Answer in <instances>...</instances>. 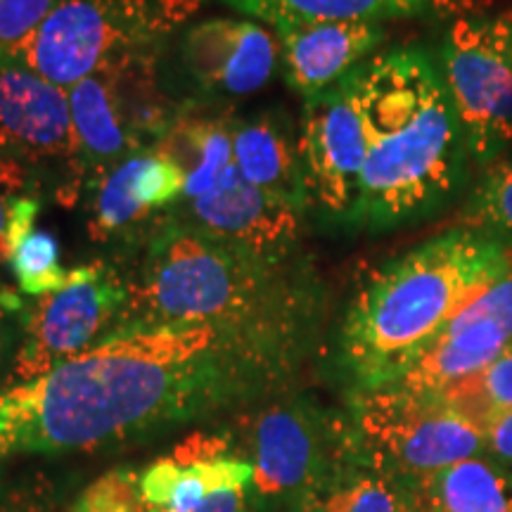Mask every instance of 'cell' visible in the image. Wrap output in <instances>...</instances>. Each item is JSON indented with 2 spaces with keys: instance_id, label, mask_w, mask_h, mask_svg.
I'll return each instance as SVG.
<instances>
[{
  "instance_id": "cell-1",
  "label": "cell",
  "mask_w": 512,
  "mask_h": 512,
  "mask_svg": "<svg viewBox=\"0 0 512 512\" xmlns=\"http://www.w3.org/2000/svg\"><path fill=\"white\" fill-rule=\"evenodd\" d=\"M309 337L174 323L107 337L0 396L8 451L67 453L162 430L275 387Z\"/></svg>"
},
{
  "instance_id": "cell-2",
  "label": "cell",
  "mask_w": 512,
  "mask_h": 512,
  "mask_svg": "<svg viewBox=\"0 0 512 512\" xmlns=\"http://www.w3.org/2000/svg\"><path fill=\"white\" fill-rule=\"evenodd\" d=\"M318 275L297 254L266 259L190 223H171L147 245L131 278L117 330L219 323L313 337Z\"/></svg>"
},
{
  "instance_id": "cell-3",
  "label": "cell",
  "mask_w": 512,
  "mask_h": 512,
  "mask_svg": "<svg viewBox=\"0 0 512 512\" xmlns=\"http://www.w3.org/2000/svg\"><path fill=\"white\" fill-rule=\"evenodd\" d=\"M368 155L351 228L392 230L444 207L470 164L437 64L420 48L377 53L358 69Z\"/></svg>"
},
{
  "instance_id": "cell-4",
  "label": "cell",
  "mask_w": 512,
  "mask_h": 512,
  "mask_svg": "<svg viewBox=\"0 0 512 512\" xmlns=\"http://www.w3.org/2000/svg\"><path fill=\"white\" fill-rule=\"evenodd\" d=\"M510 268V242L460 226L377 268L358 287L339 332L354 392L401 380L448 320Z\"/></svg>"
},
{
  "instance_id": "cell-5",
  "label": "cell",
  "mask_w": 512,
  "mask_h": 512,
  "mask_svg": "<svg viewBox=\"0 0 512 512\" xmlns=\"http://www.w3.org/2000/svg\"><path fill=\"white\" fill-rule=\"evenodd\" d=\"M204 0H57L38 27L0 57V67H17L69 88L117 57L159 48Z\"/></svg>"
},
{
  "instance_id": "cell-6",
  "label": "cell",
  "mask_w": 512,
  "mask_h": 512,
  "mask_svg": "<svg viewBox=\"0 0 512 512\" xmlns=\"http://www.w3.org/2000/svg\"><path fill=\"white\" fill-rule=\"evenodd\" d=\"M155 50L117 57L67 91L69 166L79 181H93L121 159L152 150L174 119L155 81Z\"/></svg>"
},
{
  "instance_id": "cell-7",
  "label": "cell",
  "mask_w": 512,
  "mask_h": 512,
  "mask_svg": "<svg viewBox=\"0 0 512 512\" xmlns=\"http://www.w3.org/2000/svg\"><path fill=\"white\" fill-rule=\"evenodd\" d=\"M439 76L479 171L512 150V10L465 12L448 22Z\"/></svg>"
},
{
  "instance_id": "cell-8",
  "label": "cell",
  "mask_w": 512,
  "mask_h": 512,
  "mask_svg": "<svg viewBox=\"0 0 512 512\" xmlns=\"http://www.w3.org/2000/svg\"><path fill=\"white\" fill-rule=\"evenodd\" d=\"M349 418L363 456L408 484L484 453L482 430L439 394L354 392Z\"/></svg>"
},
{
  "instance_id": "cell-9",
  "label": "cell",
  "mask_w": 512,
  "mask_h": 512,
  "mask_svg": "<svg viewBox=\"0 0 512 512\" xmlns=\"http://www.w3.org/2000/svg\"><path fill=\"white\" fill-rule=\"evenodd\" d=\"M254 494L302 501L361 446L349 415H337L306 399L275 403L249 425Z\"/></svg>"
},
{
  "instance_id": "cell-10",
  "label": "cell",
  "mask_w": 512,
  "mask_h": 512,
  "mask_svg": "<svg viewBox=\"0 0 512 512\" xmlns=\"http://www.w3.org/2000/svg\"><path fill=\"white\" fill-rule=\"evenodd\" d=\"M124 304L126 278L114 268H74L72 283L64 290L31 304L15 361L17 382H34L112 337Z\"/></svg>"
},
{
  "instance_id": "cell-11",
  "label": "cell",
  "mask_w": 512,
  "mask_h": 512,
  "mask_svg": "<svg viewBox=\"0 0 512 512\" xmlns=\"http://www.w3.org/2000/svg\"><path fill=\"white\" fill-rule=\"evenodd\" d=\"M309 207L351 226L368 155L358 69L337 86L304 100L299 128Z\"/></svg>"
},
{
  "instance_id": "cell-12",
  "label": "cell",
  "mask_w": 512,
  "mask_h": 512,
  "mask_svg": "<svg viewBox=\"0 0 512 512\" xmlns=\"http://www.w3.org/2000/svg\"><path fill=\"white\" fill-rule=\"evenodd\" d=\"M512 344V268L467 302L389 387L441 394L477 375Z\"/></svg>"
},
{
  "instance_id": "cell-13",
  "label": "cell",
  "mask_w": 512,
  "mask_h": 512,
  "mask_svg": "<svg viewBox=\"0 0 512 512\" xmlns=\"http://www.w3.org/2000/svg\"><path fill=\"white\" fill-rule=\"evenodd\" d=\"M190 226L266 259L297 254L304 211L256 188L230 164L214 188L190 202Z\"/></svg>"
},
{
  "instance_id": "cell-14",
  "label": "cell",
  "mask_w": 512,
  "mask_h": 512,
  "mask_svg": "<svg viewBox=\"0 0 512 512\" xmlns=\"http://www.w3.org/2000/svg\"><path fill=\"white\" fill-rule=\"evenodd\" d=\"M280 41L249 19H207L183 38V62L207 93L242 98L271 81Z\"/></svg>"
},
{
  "instance_id": "cell-15",
  "label": "cell",
  "mask_w": 512,
  "mask_h": 512,
  "mask_svg": "<svg viewBox=\"0 0 512 512\" xmlns=\"http://www.w3.org/2000/svg\"><path fill=\"white\" fill-rule=\"evenodd\" d=\"M91 190L88 235L95 242L119 238L159 209L185 200V174L162 152L145 150L121 159L86 183Z\"/></svg>"
},
{
  "instance_id": "cell-16",
  "label": "cell",
  "mask_w": 512,
  "mask_h": 512,
  "mask_svg": "<svg viewBox=\"0 0 512 512\" xmlns=\"http://www.w3.org/2000/svg\"><path fill=\"white\" fill-rule=\"evenodd\" d=\"M0 152L22 162L72 159L69 95L41 76L0 67Z\"/></svg>"
},
{
  "instance_id": "cell-17",
  "label": "cell",
  "mask_w": 512,
  "mask_h": 512,
  "mask_svg": "<svg viewBox=\"0 0 512 512\" xmlns=\"http://www.w3.org/2000/svg\"><path fill=\"white\" fill-rule=\"evenodd\" d=\"M285 79L302 98L328 91L377 55L384 27L373 22H309L278 29Z\"/></svg>"
},
{
  "instance_id": "cell-18",
  "label": "cell",
  "mask_w": 512,
  "mask_h": 512,
  "mask_svg": "<svg viewBox=\"0 0 512 512\" xmlns=\"http://www.w3.org/2000/svg\"><path fill=\"white\" fill-rule=\"evenodd\" d=\"M233 164L240 176L256 188L271 192L292 207L309 209L299 136L273 114L235 119Z\"/></svg>"
},
{
  "instance_id": "cell-19",
  "label": "cell",
  "mask_w": 512,
  "mask_h": 512,
  "mask_svg": "<svg viewBox=\"0 0 512 512\" xmlns=\"http://www.w3.org/2000/svg\"><path fill=\"white\" fill-rule=\"evenodd\" d=\"M230 8L261 19L271 29L309 22H373L420 15L458 17L475 12L477 0H223Z\"/></svg>"
},
{
  "instance_id": "cell-20",
  "label": "cell",
  "mask_w": 512,
  "mask_h": 512,
  "mask_svg": "<svg viewBox=\"0 0 512 512\" xmlns=\"http://www.w3.org/2000/svg\"><path fill=\"white\" fill-rule=\"evenodd\" d=\"M233 124L228 114H211L197 107L176 112L155 150L178 164L185 174V202L214 188L233 164Z\"/></svg>"
},
{
  "instance_id": "cell-21",
  "label": "cell",
  "mask_w": 512,
  "mask_h": 512,
  "mask_svg": "<svg viewBox=\"0 0 512 512\" xmlns=\"http://www.w3.org/2000/svg\"><path fill=\"white\" fill-rule=\"evenodd\" d=\"M297 512H420L413 484L370 463L358 451L297 503Z\"/></svg>"
},
{
  "instance_id": "cell-22",
  "label": "cell",
  "mask_w": 512,
  "mask_h": 512,
  "mask_svg": "<svg viewBox=\"0 0 512 512\" xmlns=\"http://www.w3.org/2000/svg\"><path fill=\"white\" fill-rule=\"evenodd\" d=\"M252 475V463L238 458L192 465H178L171 458H164L147 467L138 486L140 498L150 512H195L216 491L247 486Z\"/></svg>"
},
{
  "instance_id": "cell-23",
  "label": "cell",
  "mask_w": 512,
  "mask_h": 512,
  "mask_svg": "<svg viewBox=\"0 0 512 512\" xmlns=\"http://www.w3.org/2000/svg\"><path fill=\"white\" fill-rule=\"evenodd\" d=\"M420 512H512V470L486 453L413 484Z\"/></svg>"
},
{
  "instance_id": "cell-24",
  "label": "cell",
  "mask_w": 512,
  "mask_h": 512,
  "mask_svg": "<svg viewBox=\"0 0 512 512\" xmlns=\"http://www.w3.org/2000/svg\"><path fill=\"white\" fill-rule=\"evenodd\" d=\"M458 226L512 245V150L484 166Z\"/></svg>"
},
{
  "instance_id": "cell-25",
  "label": "cell",
  "mask_w": 512,
  "mask_h": 512,
  "mask_svg": "<svg viewBox=\"0 0 512 512\" xmlns=\"http://www.w3.org/2000/svg\"><path fill=\"white\" fill-rule=\"evenodd\" d=\"M439 396L479 430L512 411V344L477 375L453 384Z\"/></svg>"
},
{
  "instance_id": "cell-26",
  "label": "cell",
  "mask_w": 512,
  "mask_h": 512,
  "mask_svg": "<svg viewBox=\"0 0 512 512\" xmlns=\"http://www.w3.org/2000/svg\"><path fill=\"white\" fill-rule=\"evenodd\" d=\"M10 268L15 273L19 287L29 297H46L60 292L72 283L74 271H64L60 266V247L53 235L34 228L19 242L10 256Z\"/></svg>"
},
{
  "instance_id": "cell-27",
  "label": "cell",
  "mask_w": 512,
  "mask_h": 512,
  "mask_svg": "<svg viewBox=\"0 0 512 512\" xmlns=\"http://www.w3.org/2000/svg\"><path fill=\"white\" fill-rule=\"evenodd\" d=\"M140 475L114 470L83 491L72 512H150L140 498Z\"/></svg>"
},
{
  "instance_id": "cell-28",
  "label": "cell",
  "mask_w": 512,
  "mask_h": 512,
  "mask_svg": "<svg viewBox=\"0 0 512 512\" xmlns=\"http://www.w3.org/2000/svg\"><path fill=\"white\" fill-rule=\"evenodd\" d=\"M55 5L57 0H0V57L22 43Z\"/></svg>"
},
{
  "instance_id": "cell-29",
  "label": "cell",
  "mask_w": 512,
  "mask_h": 512,
  "mask_svg": "<svg viewBox=\"0 0 512 512\" xmlns=\"http://www.w3.org/2000/svg\"><path fill=\"white\" fill-rule=\"evenodd\" d=\"M29 169L22 159L0 152V249H3L5 228H8L12 207L19 197L29 195Z\"/></svg>"
},
{
  "instance_id": "cell-30",
  "label": "cell",
  "mask_w": 512,
  "mask_h": 512,
  "mask_svg": "<svg viewBox=\"0 0 512 512\" xmlns=\"http://www.w3.org/2000/svg\"><path fill=\"white\" fill-rule=\"evenodd\" d=\"M38 197L24 195L19 197L15 207H12L8 228H5V240H3V249H0V261H10L12 252H15L19 242H22L31 230L36 228V216H38Z\"/></svg>"
},
{
  "instance_id": "cell-31",
  "label": "cell",
  "mask_w": 512,
  "mask_h": 512,
  "mask_svg": "<svg viewBox=\"0 0 512 512\" xmlns=\"http://www.w3.org/2000/svg\"><path fill=\"white\" fill-rule=\"evenodd\" d=\"M484 453L512 470V411L491 420L482 430Z\"/></svg>"
},
{
  "instance_id": "cell-32",
  "label": "cell",
  "mask_w": 512,
  "mask_h": 512,
  "mask_svg": "<svg viewBox=\"0 0 512 512\" xmlns=\"http://www.w3.org/2000/svg\"><path fill=\"white\" fill-rule=\"evenodd\" d=\"M195 512H254V508L252 501H249L247 486H238V489L211 494Z\"/></svg>"
},
{
  "instance_id": "cell-33",
  "label": "cell",
  "mask_w": 512,
  "mask_h": 512,
  "mask_svg": "<svg viewBox=\"0 0 512 512\" xmlns=\"http://www.w3.org/2000/svg\"><path fill=\"white\" fill-rule=\"evenodd\" d=\"M8 430H10L8 415H5V408L0 406V453H5V441H8Z\"/></svg>"
},
{
  "instance_id": "cell-34",
  "label": "cell",
  "mask_w": 512,
  "mask_h": 512,
  "mask_svg": "<svg viewBox=\"0 0 512 512\" xmlns=\"http://www.w3.org/2000/svg\"><path fill=\"white\" fill-rule=\"evenodd\" d=\"M0 512H10V510H0Z\"/></svg>"
}]
</instances>
